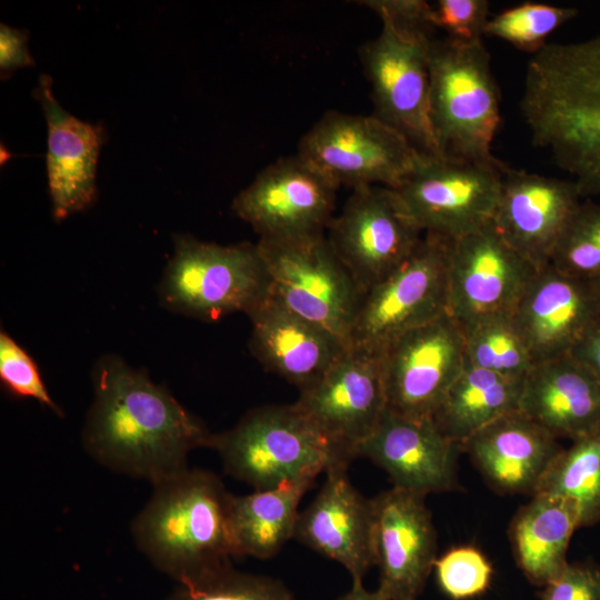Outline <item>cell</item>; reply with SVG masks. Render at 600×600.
Returning a JSON list of instances; mask_svg holds the SVG:
<instances>
[{"label": "cell", "mask_w": 600, "mask_h": 600, "mask_svg": "<svg viewBox=\"0 0 600 600\" xmlns=\"http://www.w3.org/2000/svg\"><path fill=\"white\" fill-rule=\"evenodd\" d=\"M93 400L82 443L104 468L152 484L188 468V454L210 448L212 433L144 371L117 356L94 366Z\"/></svg>", "instance_id": "1"}, {"label": "cell", "mask_w": 600, "mask_h": 600, "mask_svg": "<svg viewBox=\"0 0 600 600\" xmlns=\"http://www.w3.org/2000/svg\"><path fill=\"white\" fill-rule=\"evenodd\" d=\"M520 111L531 143L571 176L582 198L599 196L600 33L534 53Z\"/></svg>", "instance_id": "2"}, {"label": "cell", "mask_w": 600, "mask_h": 600, "mask_svg": "<svg viewBox=\"0 0 600 600\" xmlns=\"http://www.w3.org/2000/svg\"><path fill=\"white\" fill-rule=\"evenodd\" d=\"M153 486L131 531L138 549L177 584L201 581L231 564L232 496L213 472L189 469Z\"/></svg>", "instance_id": "3"}, {"label": "cell", "mask_w": 600, "mask_h": 600, "mask_svg": "<svg viewBox=\"0 0 600 600\" xmlns=\"http://www.w3.org/2000/svg\"><path fill=\"white\" fill-rule=\"evenodd\" d=\"M210 448L218 452L229 476L256 490L313 482L333 467L349 466L294 403L250 410L234 427L213 434Z\"/></svg>", "instance_id": "4"}, {"label": "cell", "mask_w": 600, "mask_h": 600, "mask_svg": "<svg viewBox=\"0 0 600 600\" xmlns=\"http://www.w3.org/2000/svg\"><path fill=\"white\" fill-rule=\"evenodd\" d=\"M429 112L439 154L483 161L493 158L500 92L482 40L432 39L429 47Z\"/></svg>", "instance_id": "5"}, {"label": "cell", "mask_w": 600, "mask_h": 600, "mask_svg": "<svg viewBox=\"0 0 600 600\" xmlns=\"http://www.w3.org/2000/svg\"><path fill=\"white\" fill-rule=\"evenodd\" d=\"M159 284L168 310L204 321L250 312L270 293V278L257 243L221 246L177 234Z\"/></svg>", "instance_id": "6"}, {"label": "cell", "mask_w": 600, "mask_h": 600, "mask_svg": "<svg viewBox=\"0 0 600 600\" xmlns=\"http://www.w3.org/2000/svg\"><path fill=\"white\" fill-rule=\"evenodd\" d=\"M448 242L424 233L396 270L360 296L349 349L379 356L403 333L448 313Z\"/></svg>", "instance_id": "7"}, {"label": "cell", "mask_w": 600, "mask_h": 600, "mask_svg": "<svg viewBox=\"0 0 600 600\" xmlns=\"http://www.w3.org/2000/svg\"><path fill=\"white\" fill-rule=\"evenodd\" d=\"M501 167L494 157L471 161L422 153L410 174L392 190L423 234L454 240L492 223Z\"/></svg>", "instance_id": "8"}, {"label": "cell", "mask_w": 600, "mask_h": 600, "mask_svg": "<svg viewBox=\"0 0 600 600\" xmlns=\"http://www.w3.org/2000/svg\"><path fill=\"white\" fill-rule=\"evenodd\" d=\"M257 244L269 273L271 294L349 348L361 292L326 234L259 240Z\"/></svg>", "instance_id": "9"}, {"label": "cell", "mask_w": 600, "mask_h": 600, "mask_svg": "<svg viewBox=\"0 0 600 600\" xmlns=\"http://www.w3.org/2000/svg\"><path fill=\"white\" fill-rule=\"evenodd\" d=\"M381 22L380 33L359 49L371 86L373 116L399 131L421 153L440 156L429 112L432 32Z\"/></svg>", "instance_id": "10"}, {"label": "cell", "mask_w": 600, "mask_h": 600, "mask_svg": "<svg viewBox=\"0 0 600 600\" xmlns=\"http://www.w3.org/2000/svg\"><path fill=\"white\" fill-rule=\"evenodd\" d=\"M298 154L339 186L396 189L422 153L373 114L329 111L301 138Z\"/></svg>", "instance_id": "11"}, {"label": "cell", "mask_w": 600, "mask_h": 600, "mask_svg": "<svg viewBox=\"0 0 600 600\" xmlns=\"http://www.w3.org/2000/svg\"><path fill=\"white\" fill-rule=\"evenodd\" d=\"M327 230L332 250L361 294L396 270L423 237L394 191L382 186L352 189Z\"/></svg>", "instance_id": "12"}, {"label": "cell", "mask_w": 600, "mask_h": 600, "mask_svg": "<svg viewBox=\"0 0 600 600\" xmlns=\"http://www.w3.org/2000/svg\"><path fill=\"white\" fill-rule=\"evenodd\" d=\"M340 186L300 154L266 167L233 200L232 210L259 240H290L324 233Z\"/></svg>", "instance_id": "13"}, {"label": "cell", "mask_w": 600, "mask_h": 600, "mask_svg": "<svg viewBox=\"0 0 600 600\" xmlns=\"http://www.w3.org/2000/svg\"><path fill=\"white\" fill-rule=\"evenodd\" d=\"M387 409L432 419L466 367L463 332L446 313L393 340L379 356Z\"/></svg>", "instance_id": "14"}, {"label": "cell", "mask_w": 600, "mask_h": 600, "mask_svg": "<svg viewBox=\"0 0 600 600\" xmlns=\"http://www.w3.org/2000/svg\"><path fill=\"white\" fill-rule=\"evenodd\" d=\"M539 270L492 223L448 242V313L461 328L512 314Z\"/></svg>", "instance_id": "15"}, {"label": "cell", "mask_w": 600, "mask_h": 600, "mask_svg": "<svg viewBox=\"0 0 600 600\" xmlns=\"http://www.w3.org/2000/svg\"><path fill=\"white\" fill-rule=\"evenodd\" d=\"M294 404L350 463L387 410L379 357L348 349Z\"/></svg>", "instance_id": "16"}, {"label": "cell", "mask_w": 600, "mask_h": 600, "mask_svg": "<svg viewBox=\"0 0 600 600\" xmlns=\"http://www.w3.org/2000/svg\"><path fill=\"white\" fill-rule=\"evenodd\" d=\"M426 497L392 487L372 498L377 592L418 600L437 560V532Z\"/></svg>", "instance_id": "17"}, {"label": "cell", "mask_w": 600, "mask_h": 600, "mask_svg": "<svg viewBox=\"0 0 600 600\" xmlns=\"http://www.w3.org/2000/svg\"><path fill=\"white\" fill-rule=\"evenodd\" d=\"M500 196L492 224L500 236L538 270L553 251L582 198L570 179L501 167Z\"/></svg>", "instance_id": "18"}, {"label": "cell", "mask_w": 600, "mask_h": 600, "mask_svg": "<svg viewBox=\"0 0 600 600\" xmlns=\"http://www.w3.org/2000/svg\"><path fill=\"white\" fill-rule=\"evenodd\" d=\"M348 467L326 472V480L307 508L299 512L294 538L341 564L352 581H363L376 566L372 499L350 482Z\"/></svg>", "instance_id": "19"}, {"label": "cell", "mask_w": 600, "mask_h": 600, "mask_svg": "<svg viewBox=\"0 0 600 600\" xmlns=\"http://www.w3.org/2000/svg\"><path fill=\"white\" fill-rule=\"evenodd\" d=\"M460 449L432 419L408 418L387 409L359 446L357 457L368 458L381 468L393 487L426 497L456 487Z\"/></svg>", "instance_id": "20"}, {"label": "cell", "mask_w": 600, "mask_h": 600, "mask_svg": "<svg viewBox=\"0 0 600 600\" xmlns=\"http://www.w3.org/2000/svg\"><path fill=\"white\" fill-rule=\"evenodd\" d=\"M599 318L590 282L550 264L536 273L512 313L533 363L569 354Z\"/></svg>", "instance_id": "21"}, {"label": "cell", "mask_w": 600, "mask_h": 600, "mask_svg": "<svg viewBox=\"0 0 600 600\" xmlns=\"http://www.w3.org/2000/svg\"><path fill=\"white\" fill-rule=\"evenodd\" d=\"M48 126L47 173L53 218L61 221L96 199V173L103 128L81 121L64 110L52 92V79L39 77L32 92Z\"/></svg>", "instance_id": "22"}, {"label": "cell", "mask_w": 600, "mask_h": 600, "mask_svg": "<svg viewBox=\"0 0 600 600\" xmlns=\"http://www.w3.org/2000/svg\"><path fill=\"white\" fill-rule=\"evenodd\" d=\"M247 316L253 357L299 391L320 379L349 349L329 331L289 310L271 292Z\"/></svg>", "instance_id": "23"}, {"label": "cell", "mask_w": 600, "mask_h": 600, "mask_svg": "<svg viewBox=\"0 0 600 600\" xmlns=\"http://www.w3.org/2000/svg\"><path fill=\"white\" fill-rule=\"evenodd\" d=\"M462 449L494 490L533 496L563 447L517 410L484 427Z\"/></svg>", "instance_id": "24"}, {"label": "cell", "mask_w": 600, "mask_h": 600, "mask_svg": "<svg viewBox=\"0 0 600 600\" xmlns=\"http://www.w3.org/2000/svg\"><path fill=\"white\" fill-rule=\"evenodd\" d=\"M519 411L576 440L600 427V383L570 354L537 362L522 379Z\"/></svg>", "instance_id": "25"}, {"label": "cell", "mask_w": 600, "mask_h": 600, "mask_svg": "<svg viewBox=\"0 0 600 600\" xmlns=\"http://www.w3.org/2000/svg\"><path fill=\"white\" fill-rule=\"evenodd\" d=\"M578 528L576 504L561 497L536 493L518 510L509 537L516 562L532 584L542 588L566 568L569 543Z\"/></svg>", "instance_id": "26"}, {"label": "cell", "mask_w": 600, "mask_h": 600, "mask_svg": "<svg viewBox=\"0 0 600 600\" xmlns=\"http://www.w3.org/2000/svg\"><path fill=\"white\" fill-rule=\"evenodd\" d=\"M312 481L286 482L232 496L230 510L234 556L274 557L294 537L299 503Z\"/></svg>", "instance_id": "27"}, {"label": "cell", "mask_w": 600, "mask_h": 600, "mask_svg": "<svg viewBox=\"0 0 600 600\" xmlns=\"http://www.w3.org/2000/svg\"><path fill=\"white\" fill-rule=\"evenodd\" d=\"M522 379L507 378L466 363L432 421L443 436L462 446L500 417L519 410Z\"/></svg>", "instance_id": "28"}, {"label": "cell", "mask_w": 600, "mask_h": 600, "mask_svg": "<svg viewBox=\"0 0 600 600\" xmlns=\"http://www.w3.org/2000/svg\"><path fill=\"white\" fill-rule=\"evenodd\" d=\"M536 493L571 500L579 513L580 528L600 522V427L563 448Z\"/></svg>", "instance_id": "29"}, {"label": "cell", "mask_w": 600, "mask_h": 600, "mask_svg": "<svg viewBox=\"0 0 600 600\" xmlns=\"http://www.w3.org/2000/svg\"><path fill=\"white\" fill-rule=\"evenodd\" d=\"M461 329L467 364L512 379H523L533 367L512 314L494 316Z\"/></svg>", "instance_id": "30"}, {"label": "cell", "mask_w": 600, "mask_h": 600, "mask_svg": "<svg viewBox=\"0 0 600 600\" xmlns=\"http://www.w3.org/2000/svg\"><path fill=\"white\" fill-rule=\"evenodd\" d=\"M578 10L541 2H524L489 18L484 36L509 42L519 50L539 52L557 29L572 20Z\"/></svg>", "instance_id": "31"}, {"label": "cell", "mask_w": 600, "mask_h": 600, "mask_svg": "<svg viewBox=\"0 0 600 600\" xmlns=\"http://www.w3.org/2000/svg\"><path fill=\"white\" fill-rule=\"evenodd\" d=\"M556 270L581 280L600 278V204L583 201L567 224L550 261Z\"/></svg>", "instance_id": "32"}, {"label": "cell", "mask_w": 600, "mask_h": 600, "mask_svg": "<svg viewBox=\"0 0 600 600\" xmlns=\"http://www.w3.org/2000/svg\"><path fill=\"white\" fill-rule=\"evenodd\" d=\"M164 600H296L280 579L232 566L194 583L176 584Z\"/></svg>", "instance_id": "33"}, {"label": "cell", "mask_w": 600, "mask_h": 600, "mask_svg": "<svg viewBox=\"0 0 600 600\" xmlns=\"http://www.w3.org/2000/svg\"><path fill=\"white\" fill-rule=\"evenodd\" d=\"M433 570L440 590L452 600H467L483 594L490 587L492 566L472 546L454 547L438 557Z\"/></svg>", "instance_id": "34"}, {"label": "cell", "mask_w": 600, "mask_h": 600, "mask_svg": "<svg viewBox=\"0 0 600 600\" xmlns=\"http://www.w3.org/2000/svg\"><path fill=\"white\" fill-rule=\"evenodd\" d=\"M0 380L12 396L36 399L56 414L62 416L33 359L4 331L0 333Z\"/></svg>", "instance_id": "35"}, {"label": "cell", "mask_w": 600, "mask_h": 600, "mask_svg": "<svg viewBox=\"0 0 600 600\" xmlns=\"http://www.w3.org/2000/svg\"><path fill=\"white\" fill-rule=\"evenodd\" d=\"M489 8L486 0H439L431 4V23L452 40L481 41L490 18Z\"/></svg>", "instance_id": "36"}, {"label": "cell", "mask_w": 600, "mask_h": 600, "mask_svg": "<svg viewBox=\"0 0 600 600\" xmlns=\"http://www.w3.org/2000/svg\"><path fill=\"white\" fill-rule=\"evenodd\" d=\"M540 600H600V566L593 562H569L542 587Z\"/></svg>", "instance_id": "37"}, {"label": "cell", "mask_w": 600, "mask_h": 600, "mask_svg": "<svg viewBox=\"0 0 600 600\" xmlns=\"http://www.w3.org/2000/svg\"><path fill=\"white\" fill-rule=\"evenodd\" d=\"M372 10L381 20L393 24L433 31L431 4L423 0H362L358 1Z\"/></svg>", "instance_id": "38"}, {"label": "cell", "mask_w": 600, "mask_h": 600, "mask_svg": "<svg viewBox=\"0 0 600 600\" xmlns=\"http://www.w3.org/2000/svg\"><path fill=\"white\" fill-rule=\"evenodd\" d=\"M28 33L0 24V70L7 76L18 68L32 66L33 59L28 50Z\"/></svg>", "instance_id": "39"}, {"label": "cell", "mask_w": 600, "mask_h": 600, "mask_svg": "<svg viewBox=\"0 0 600 600\" xmlns=\"http://www.w3.org/2000/svg\"><path fill=\"white\" fill-rule=\"evenodd\" d=\"M569 354L600 383V318L584 332Z\"/></svg>", "instance_id": "40"}, {"label": "cell", "mask_w": 600, "mask_h": 600, "mask_svg": "<svg viewBox=\"0 0 600 600\" xmlns=\"http://www.w3.org/2000/svg\"><path fill=\"white\" fill-rule=\"evenodd\" d=\"M337 600H383L377 590L364 588L363 581H352L351 588Z\"/></svg>", "instance_id": "41"}, {"label": "cell", "mask_w": 600, "mask_h": 600, "mask_svg": "<svg viewBox=\"0 0 600 600\" xmlns=\"http://www.w3.org/2000/svg\"><path fill=\"white\" fill-rule=\"evenodd\" d=\"M588 281L590 282L600 304V278L588 280Z\"/></svg>", "instance_id": "42"}]
</instances>
